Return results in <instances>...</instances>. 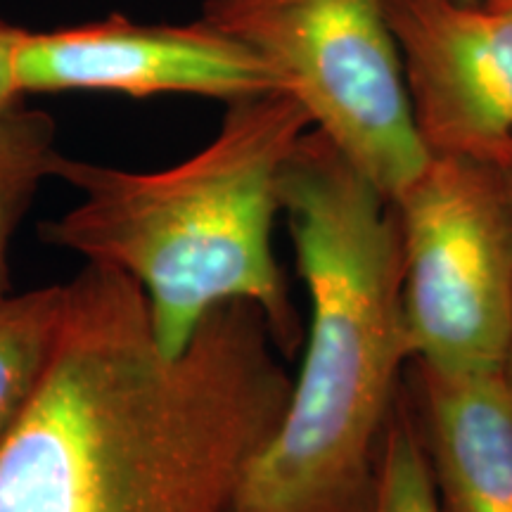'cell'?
<instances>
[{"label": "cell", "mask_w": 512, "mask_h": 512, "mask_svg": "<svg viewBox=\"0 0 512 512\" xmlns=\"http://www.w3.org/2000/svg\"><path fill=\"white\" fill-rule=\"evenodd\" d=\"M384 12L427 155L501 162L512 145V8L384 0Z\"/></svg>", "instance_id": "cell-6"}, {"label": "cell", "mask_w": 512, "mask_h": 512, "mask_svg": "<svg viewBox=\"0 0 512 512\" xmlns=\"http://www.w3.org/2000/svg\"><path fill=\"white\" fill-rule=\"evenodd\" d=\"M24 31L27 29H19L15 24L0 19V112L17 105L24 98L17 76V55Z\"/></svg>", "instance_id": "cell-12"}, {"label": "cell", "mask_w": 512, "mask_h": 512, "mask_svg": "<svg viewBox=\"0 0 512 512\" xmlns=\"http://www.w3.org/2000/svg\"><path fill=\"white\" fill-rule=\"evenodd\" d=\"M67 285L8 294L0 302V444L36 392L60 335Z\"/></svg>", "instance_id": "cell-9"}, {"label": "cell", "mask_w": 512, "mask_h": 512, "mask_svg": "<svg viewBox=\"0 0 512 512\" xmlns=\"http://www.w3.org/2000/svg\"><path fill=\"white\" fill-rule=\"evenodd\" d=\"M309 128L304 107L273 91L228 102L219 133L166 169L60 155L53 176L81 197L43 226V238L131 278L164 354H181L216 309L247 304L290 358L304 330L275 256L273 223L280 176Z\"/></svg>", "instance_id": "cell-3"}, {"label": "cell", "mask_w": 512, "mask_h": 512, "mask_svg": "<svg viewBox=\"0 0 512 512\" xmlns=\"http://www.w3.org/2000/svg\"><path fill=\"white\" fill-rule=\"evenodd\" d=\"M60 157L55 121L22 102L0 112V302L8 297V254L19 221Z\"/></svg>", "instance_id": "cell-10"}, {"label": "cell", "mask_w": 512, "mask_h": 512, "mask_svg": "<svg viewBox=\"0 0 512 512\" xmlns=\"http://www.w3.org/2000/svg\"><path fill=\"white\" fill-rule=\"evenodd\" d=\"M200 19L264 60L389 202L427 164L384 0H204Z\"/></svg>", "instance_id": "cell-4"}, {"label": "cell", "mask_w": 512, "mask_h": 512, "mask_svg": "<svg viewBox=\"0 0 512 512\" xmlns=\"http://www.w3.org/2000/svg\"><path fill=\"white\" fill-rule=\"evenodd\" d=\"M496 166H498V171H501V176H503V181H505V188H508V195H510V202H512V145H510V150L505 152L503 159ZM503 373H505V380H508L510 389H512V344H510V354H508V361H505Z\"/></svg>", "instance_id": "cell-13"}, {"label": "cell", "mask_w": 512, "mask_h": 512, "mask_svg": "<svg viewBox=\"0 0 512 512\" xmlns=\"http://www.w3.org/2000/svg\"><path fill=\"white\" fill-rule=\"evenodd\" d=\"M489 5H501V8H512V0H484Z\"/></svg>", "instance_id": "cell-14"}, {"label": "cell", "mask_w": 512, "mask_h": 512, "mask_svg": "<svg viewBox=\"0 0 512 512\" xmlns=\"http://www.w3.org/2000/svg\"><path fill=\"white\" fill-rule=\"evenodd\" d=\"M373 512H441L425 444L406 389L384 437Z\"/></svg>", "instance_id": "cell-11"}, {"label": "cell", "mask_w": 512, "mask_h": 512, "mask_svg": "<svg viewBox=\"0 0 512 512\" xmlns=\"http://www.w3.org/2000/svg\"><path fill=\"white\" fill-rule=\"evenodd\" d=\"M389 204L413 363L501 373L512 344V202L498 166L430 157Z\"/></svg>", "instance_id": "cell-5"}, {"label": "cell", "mask_w": 512, "mask_h": 512, "mask_svg": "<svg viewBox=\"0 0 512 512\" xmlns=\"http://www.w3.org/2000/svg\"><path fill=\"white\" fill-rule=\"evenodd\" d=\"M406 382L441 512H512V389L503 370L411 363Z\"/></svg>", "instance_id": "cell-8"}, {"label": "cell", "mask_w": 512, "mask_h": 512, "mask_svg": "<svg viewBox=\"0 0 512 512\" xmlns=\"http://www.w3.org/2000/svg\"><path fill=\"white\" fill-rule=\"evenodd\" d=\"M290 384L254 306H221L169 356L140 287L86 264L0 444V512H230Z\"/></svg>", "instance_id": "cell-1"}, {"label": "cell", "mask_w": 512, "mask_h": 512, "mask_svg": "<svg viewBox=\"0 0 512 512\" xmlns=\"http://www.w3.org/2000/svg\"><path fill=\"white\" fill-rule=\"evenodd\" d=\"M22 93L112 91L245 100L283 91L252 50L204 19L138 24L110 15L55 31H24L17 55Z\"/></svg>", "instance_id": "cell-7"}, {"label": "cell", "mask_w": 512, "mask_h": 512, "mask_svg": "<svg viewBox=\"0 0 512 512\" xmlns=\"http://www.w3.org/2000/svg\"><path fill=\"white\" fill-rule=\"evenodd\" d=\"M309 297L302 366L230 512H373L384 437L413 363L392 204L309 128L280 176Z\"/></svg>", "instance_id": "cell-2"}]
</instances>
